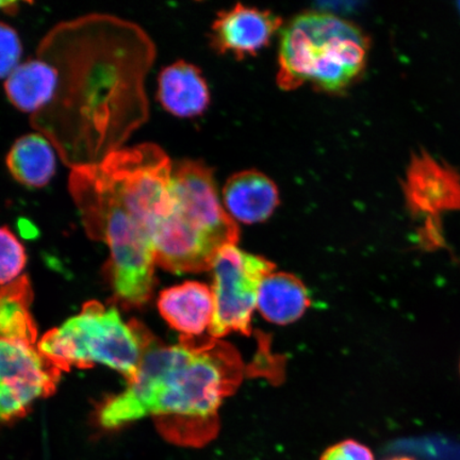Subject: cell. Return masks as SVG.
Instances as JSON below:
<instances>
[{"label": "cell", "mask_w": 460, "mask_h": 460, "mask_svg": "<svg viewBox=\"0 0 460 460\" xmlns=\"http://www.w3.org/2000/svg\"><path fill=\"white\" fill-rule=\"evenodd\" d=\"M172 175L168 154L143 143L74 168L68 177L86 234L111 250L115 293L134 306L148 302L156 283L153 234L174 205Z\"/></svg>", "instance_id": "obj_2"}, {"label": "cell", "mask_w": 460, "mask_h": 460, "mask_svg": "<svg viewBox=\"0 0 460 460\" xmlns=\"http://www.w3.org/2000/svg\"><path fill=\"white\" fill-rule=\"evenodd\" d=\"M391 460H415V459H412L411 457H396V458H394Z\"/></svg>", "instance_id": "obj_22"}, {"label": "cell", "mask_w": 460, "mask_h": 460, "mask_svg": "<svg viewBox=\"0 0 460 460\" xmlns=\"http://www.w3.org/2000/svg\"><path fill=\"white\" fill-rule=\"evenodd\" d=\"M172 188L174 205L153 234L156 263L176 274L207 271L223 247L237 244V224L204 164L185 160L172 166Z\"/></svg>", "instance_id": "obj_4"}, {"label": "cell", "mask_w": 460, "mask_h": 460, "mask_svg": "<svg viewBox=\"0 0 460 460\" xmlns=\"http://www.w3.org/2000/svg\"><path fill=\"white\" fill-rule=\"evenodd\" d=\"M369 46L366 34L341 17L298 15L281 33L279 85L290 91L309 83L338 93L365 70Z\"/></svg>", "instance_id": "obj_5"}, {"label": "cell", "mask_w": 460, "mask_h": 460, "mask_svg": "<svg viewBox=\"0 0 460 460\" xmlns=\"http://www.w3.org/2000/svg\"><path fill=\"white\" fill-rule=\"evenodd\" d=\"M58 72L53 65L37 57L21 63L5 79L8 100L22 112L36 114L53 101Z\"/></svg>", "instance_id": "obj_14"}, {"label": "cell", "mask_w": 460, "mask_h": 460, "mask_svg": "<svg viewBox=\"0 0 460 460\" xmlns=\"http://www.w3.org/2000/svg\"><path fill=\"white\" fill-rule=\"evenodd\" d=\"M27 254L24 245L7 226H0V286L20 279L25 269Z\"/></svg>", "instance_id": "obj_18"}, {"label": "cell", "mask_w": 460, "mask_h": 460, "mask_svg": "<svg viewBox=\"0 0 460 460\" xmlns=\"http://www.w3.org/2000/svg\"><path fill=\"white\" fill-rule=\"evenodd\" d=\"M0 10L4 11L5 13L15 14L19 10V4L15 2H0Z\"/></svg>", "instance_id": "obj_21"}, {"label": "cell", "mask_w": 460, "mask_h": 460, "mask_svg": "<svg viewBox=\"0 0 460 460\" xmlns=\"http://www.w3.org/2000/svg\"><path fill=\"white\" fill-rule=\"evenodd\" d=\"M223 200L227 214L241 223L268 220L279 204L278 187L261 172H237L226 182Z\"/></svg>", "instance_id": "obj_13"}, {"label": "cell", "mask_w": 460, "mask_h": 460, "mask_svg": "<svg viewBox=\"0 0 460 460\" xmlns=\"http://www.w3.org/2000/svg\"><path fill=\"white\" fill-rule=\"evenodd\" d=\"M33 290L27 275L0 286V341L38 347V327L31 312Z\"/></svg>", "instance_id": "obj_17"}, {"label": "cell", "mask_w": 460, "mask_h": 460, "mask_svg": "<svg viewBox=\"0 0 460 460\" xmlns=\"http://www.w3.org/2000/svg\"><path fill=\"white\" fill-rule=\"evenodd\" d=\"M158 309L163 318L181 339L197 341L210 330L215 315V300L210 288L198 281H186L160 293Z\"/></svg>", "instance_id": "obj_11"}, {"label": "cell", "mask_w": 460, "mask_h": 460, "mask_svg": "<svg viewBox=\"0 0 460 460\" xmlns=\"http://www.w3.org/2000/svg\"><path fill=\"white\" fill-rule=\"evenodd\" d=\"M62 371L38 347L0 341V427L24 418L56 393Z\"/></svg>", "instance_id": "obj_8"}, {"label": "cell", "mask_w": 460, "mask_h": 460, "mask_svg": "<svg viewBox=\"0 0 460 460\" xmlns=\"http://www.w3.org/2000/svg\"><path fill=\"white\" fill-rule=\"evenodd\" d=\"M154 336L137 321L126 323L117 308L86 302L82 313L46 332L38 349L62 372L103 365L131 382Z\"/></svg>", "instance_id": "obj_6"}, {"label": "cell", "mask_w": 460, "mask_h": 460, "mask_svg": "<svg viewBox=\"0 0 460 460\" xmlns=\"http://www.w3.org/2000/svg\"><path fill=\"white\" fill-rule=\"evenodd\" d=\"M274 269V263L268 259L250 254L235 244L223 247L217 252L210 269L215 300V315L209 330L212 338L232 332L251 335L259 289Z\"/></svg>", "instance_id": "obj_7"}, {"label": "cell", "mask_w": 460, "mask_h": 460, "mask_svg": "<svg viewBox=\"0 0 460 460\" xmlns=\"http://www.w3.org/2000/svg\"><path fill=\"white\" fill-rule=\"evenodd\" d=\"M22 46L13 27L0 22V79L8 78L21 60Z\"/></svg>", "instance_id": "obj_19"}, {"label": "cell", "mask_w": 460, "mask_h": 460, "mask_svg": "<svg viewBox=\"0 0 460 460\" xmlns=\"http://www.w3.org/2000/svg\"><path fill=\"white\" fill-rule=\"evenodd\" d=\"M243 377V361L227 343L181 339L165 345L154 337L137 376L103 402L97 418L114 429L151 417L165 439L199 446L216 433L218 408Z\"/></svg>", "instance_id": "obj_3"}, {"label": "cell", "mask_w": 460, "mask_h": 460, "mask_svg": "<svg viewBox=\"0 0 460 460\" xmlns=\"http://www.w3.org/2000/svg\"><path fill=\"white\" fill-rule=\"evenodd\" d=\"M37 56L58 72L53 101L31 125L71 170L100 163L148 119L146 75L156 56L140 26L108 14L63 22Z\"/></svg>", "instance_id": "obj_1"}, {"label": "cell", "mask_w": 460, "mask_h": 460, "mask_svg": "<svg viewBox=\"0 0 460 460\" xmlns=\"http://www.w3.org/2000/svg\"><path fill=\"white\" fill-rule=\"evenodd\" d=\"M11 176L27 188H44L56 172L55 147L42 134H28L10 148L7 160Z\"/></svg>", "instance_id": "obj_16"}, {"label": "cell", "mask_w": 460, "mask_h": 460, "mask_svg": "<svg viewBox=\"0 0 460 460\" xmlns=\"http://www.w3.org/2000/svg\"><path fill=\"white\" fill-rule=\"evenodd\" d=\"M404 193L411 214L427 218V243L442 244L439 216L460 210V177L429 154L412 158L404 182Z\"/></svg>", "instance_id": "obj_9"}, {"label": "cell", "mask_w": 460, "mask_h": 460, "mask_svg": "<svg viewBox=\"0 0 460 460\" xmlns=\"http://www.w3.org/2000/svg\"><path fill=\"white\" fill-rule=\"evenodd\" d=\"M157 100L165 111L177 118H194L208 108L210 92L199 68L180 60L160 72Z\"/></svg>", "instance_id": "obj_12"}, {"label": "cell", "mask_w": 460, "mask_h": 460, "mask_svg": "<svg viewBox=\"0 0 460 460\" xmlns=\"http://www.w3.org/2000/svg\"><path fill=\"white\" fill-rule=\"evenodd\" d=\"M310 304L301 279L289 273L272 272L259 289L257 309L270 323L287 325L301 319Z\"/></svg>", "instance_id": "obj_15"}, {"label": "cell", "mask_w": 460, "mask_h": 460, "mask_svg": "<svg viewBox=\"0 0 460 460\" xmlns=\"http://www.w3.org/2000/svg\"><path fill=\"white\" fill-rule=\"evenodd\" d=\"M280 25V17L271 11L238 4L217 15L212 25L211 43L218 53L243 59L267 46Z\"/></svg>", "instance_id": "obj_10"}, {"label": "cell", "mask_w": 460, "mask_h": 460, "mask_svg": "<svg viewBox=\"0 0 460 460\" xmlns=\"http://www.w3.org/2000/svg\"><path fill=\"white\" fill-rule=\"evenodd\" d=\"M321 460H374V456L364 445L347 440L327 448Z\"/></svg>", "instance_id": "obj_20"}]
</instances>
